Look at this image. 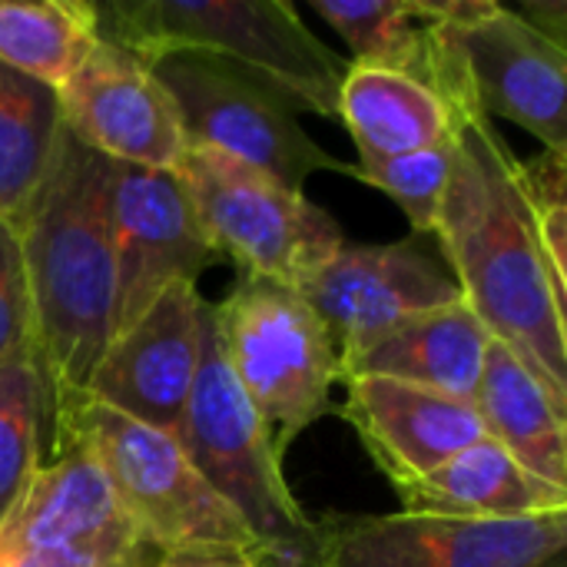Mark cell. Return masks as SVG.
<instances>
[{
  "label": "cell",
  "mask_w": 567,
  "mask_h": 567,
  "mask_svg": "<svg viewBox=\"0 0 567 567\" xmlns=\"http://www.w3.org/2000/svg\"><path fill=\"white\" fill-rule=\"evenodd\" d=\"M455 150L435 239L462 302L567 409V309L542 252L515 153L475 106H455Z\"/></svg>",
  "instance_id": "cell-1"
},
{
  "label": "cell",
  "mask_w": 567,
  "mask_h": 567,
  "mask_svg": "<svg viewBox=\"0 0 567 567\" xmlns=\"http://www.w3.org/2000/svg\"><path fill=\"white\" fill-rule=\"evenodd\" d=\"M116 173L120 163L63 126L40 186L13 219L30 299V339L47 379L50 412L86 389L113 339Z\"/></svg>",
  "instance_id": "cell-2"
},
{
  "label": "cell",
  "mask_w": 567,
  "mask_h": 567,
  "mask_svg": "<svg viewBox=\"0 0 567 567\" xmlns=\"http://www.w3.org/2000/svg\"><path fill=\"white\" fill-rule=\"evenodd\" d=\"M96 33L140 60L196 53L272 93L292 113L339 120L349 63L286 0H100Z\"/></svg>",
  "instance_id": "cell-3"
},
{
  "label": "cell",
  "mask_w": 567,
  "mask_h": 567,
  "mask_svg": "<svg viewBox=\"0 0 567 567\" xmlns=\"http://www.w3.org/2000/svg\"><path fill=\"white\" fill-rule=\"evenodd\" d=\"M209 488L249 528L259 567H322L319 522L302 512L282 478L269 429L236 385L206 306L203 362L173 435Z\"/></svg>",
  "instance_id": "cell-4"
},
{
  "label": "cell",
  "mask_w": 567,
  "mask_h": 567,
  "mask_svg": "<svg viewBox=\"0 0 567 567\" xmlns=\"http://www.w3.org/2000/svg\"><path fill=\"white\" fill-rule=\"evenodd\" d=\"M56 445H80L96 458L126 515L163 555L233 551L259 567L249 528L209 488L173 435L90 395H70L53 409L50 449Z\"/></svg>",
  "instance_id": "cell-5"
},
{
  "label": "cell",
  "mask_w": 567,
  "mask_h": 567,
  "mask_svg": "<svg viewBox=\"0 0 567 567\" xmlns=\"http://www.w3.org/2000/svg\"><path fill=\"white\" fill-rule=\"evenodd\" d=\"M213 322L236 385L282 458L332 412V389L342 382L332 336L299 289L249 272H236L233 292L213 302Z\"/></svg>",
  "instance_id": "cell-6"
},
{
  "label": "cell",
  "mask_w": 567,
  "mask_h": 567,
  "mask_svg": "<svg viewBox=\"0 0 567 567\" xmlns=\"http://www.w3.org/2000/svg\"><path fill=\"white\" fill-rule=\"evenodd\" d=\"M176 176L209 243L236 272L299 289L346 246L339 223L302 189L209 146H189Z\"/></svg>",
  "instance_id": "cell-7"
},
{
  "label": "cell",
  "mask_w": 567,
  "mask_h": 567,
  "mask_svg": "<svg viewBox=\"0 0 567 567\" xmlns=\"http://www.w3.org/2000/svg\"><path fill=\"white\" fill-rule=\"evenodd\" d=\"M0 522V567H156L163 551L136 528L96 458L56 445Z\"/></svg>",
  "instance_id": "cell-8"
},
{
  "label": "cell",
  "mask_w": 567,
  "mask_h": 567,
  "mask_svg": "<svg viewBox=\"0 0 567 567\" xmlns=\"http://www.w3.org/2000/svg\"><path fill=\"white\" fill-rule=\"evenodd\" d=\"M150 66L173 96L189 146H209L292 189H302L316 173L355 176V163L326 153L286 103L223 63L196 53H166Z\"/></svg>",
  "instance_id": "cell-9"
},
{
  "label": "cell",
  "mask_w": 567,
  "mask_h": 567,
  "mask_svg": "<svg viewBox=\"0 0 567 567\" xmlns=\"http://www.w3.org/2000/svg\"><path fill=\"white\" fill-rule=\"evenodd\" d=\"M322 567H565L567 508L505 518L326 515Z\"/></svg>",
  "instance_id": "cell-10"
},
{
  "label": "cell",
  "mask_w": 567,
  "mask_h": 567,
  "mask_svg": "<svg viewBox=\"0 0 567 567\" xmlns=\"http://www.w3.org/2000/svg\"><path fill=\"white\" fill-rule=\"evenodd\" d=\"M299 296L332 336L342 372L392 329L462 299L452 272L412 239L385 246L346 243L299 286Z\"/></svg>",
  "instance_id": "cell-11"
},
{
  "label": "cell",
  "mask_w": 567,
  "mask_h": 567,
  "mask_svg": "<svg viewBox=\"0 0 567 567\" xmlns=\"http://www.w3.org/2000/svg\"><path fill=\"white\" fill-rule=\"evenodd\" d=\"M56 93L63 126L100 156L120 166L179 173L189 150L179 110L136 53L96 40Z\"/></svg>",
  "instance_id": "cell-12"
},
{
  "label": "cell",
  "mask_w": 567,
  "mask_h": 567,
  "mask_svg": "<svg viewBox=\"0 0 567 567\" xmlns=\"http://www.w3.org/2000/svg\"><path fill=\"white\" fill-rule=\"evenodd\" d=\"M206 306L196 282H173L130 329L110 339L80 395L176 435L203 362Z\"/></svg>",
  "instance_id": "cell-13"
},
{
  "label": "cell",
  "mask_w": 567,
  "mask_h": 567,
  "mask_svg": "<svg viewBox=\"0 0 567 567\" xmlns=\"http://www.w3.org/2000/svg\"><path fill=\"white\" fill-rule=\"evenodd\" d=\"M113 336L130 329L173 282H196L223 256L209 243L176 173L120 166L113 193Z\"/></svg>",
  "instance_id": "cell-14"
},
{
  "label": "cell",
  "mask_w": 567,
  "mask_h": 567,
  "mask_svg": "<svg viewBox=\"0 0 567 567\" xmlns=\"http://www.w3.org/2000/svg\"><path fill=\"white\" fill-rule=\"evenodd\" d=\"M445 27V23H442ZM468 93L492 120H512L545 150L567 153V50L555 47L512 7L472 27H449Z\"/></svg>",
  "instance_id": "cell-15"
},
{
  "label": "cell",
  "mask_w": 567,
  "mask_h": 567,
  "mask_svg": "<svg viewBox=\"0 0 567 567\" xmlns=\"http://www.w3.org/2000/svg\"><path fill=\"white\" fill-rule=\"evenodd\" d=\"M342 385L346 402L339 415L355 429L392 488L425 478L485 439L472 402L379 375H352Z\"/></svg>",
  "instance_id": "cell-16"
},
{
  "label": "cell",
  "mask_w": 567,
  "mask_h": 567,
  "mask_svg": "<svg viewBox=\"0 0 567 567\" xmlns=\"http://www.w3.org/2000/svg\"><path fill=\"white\" fill-rule=\"evenodd\" d=\"M395 495L402 498V512L472 522L535 518L567 508L565 488L532 475L492 439L468 445L425 478L395 488Z\"/></svg>",
  "instance_id": "cell-17"
},
{
  "label": "cell",
  "mask_w": 567,
  "mask_h": 567,
  "mask_svg": "<svg viewBox=\"0 0 567 567\" xmlns=\"http://www.w3.org/2000/svg\"><path fill=\"white\" fill-rule=\"evenodd\" d=\"M492 336L475 312L458 299L445 309L409 319L379 339L362 359H355L342 379L379 375L409 385L442 392L458 402H472Z\"/></svg>",
  "instance_id": "cell-18"
},
{
  "label": "cell",
  "mask_w": 567,
  "mask_h": 567,
  "mask_svg": "<svg viewBox=\"0 0 567 567\" xmlns=\"http://www.w3.org/2000/svg\"><path fill=\"white\" fill-rule=\"evenodd\" d=\"M472 405L482 419L485 439L502 445L542 482L567 492V409L495 339Z\"/></svg>",
  "instance_id": "cell-19"
},
{
  "label": "cell",
  "mask_w": 567,
  "mask_h": 567,
  "mask_svg": "<svg viewBox=\"0 0 567 567\" xmlns=\"http://www.w3.org/2000/svg\"><path fill=\"white\" fill-rule=\"evenodd\" d=\"M339 120L352 133L359 156H402L445 143L455 113L425 83L392 73L352 66L339 90Z\"/></svg>",
  "instance_id": "cell-20"
},
{
  "label": "cell",
  "mask_w": 567,
  "mask_h": 567,
  "mask_svg": "<svg viewBox=\"0 0 567 567\" xmlns=\"http://www.w3.org/2000/svg\"><path fill=\"white\" fill-rule=\"evenodd\" d=\"M90 0H0V63L60 90L96 47Z\"/></svg>",
  "instance_id": "cell-21"
},
{
  "label": "cell",
  "mask_w": 567,
  "mask_h": 567,
  "mask_svg": "<svg viewBox=\"0 0 567 567\" xmlns=\"http://www.w3.org/2000/svg\"><path fill=\"white\" fill-rule=\"evenodd\" d=\"M60 130V93L0 63V219L20 216L50 166Z\"/></svg>",
  "instance_id": "cell-22"
},
{
  "label": "cell",
  "mask_w": 567,
  "mask_h": 567,
  "mask_svg": "<svg viewBox=\"0 0 567 567\" xmlns=\"http://www.w3.org/2000/svg\"><path fill=\"white\" fill-rule=\"evenodd\" d=\"M349 43L352 66L405 73L425 86L435 76V27L415 0H309Z\"/></svg>",
  "instance_id": "cell-23"
},
{
  "label": "cell",
  "mask_w": 567,
  "mask_h": 567,
  "mask_svg": "<svg viewBox=\"0 0 567 567\" xmlns=\"http://www.w3.org/2000/svg\"><path fill=\"white\" fill-rule=\"evenodd\" d=\"M50 392L27 336L0 359V522L50 452Z\"/></svg>",
  "instance_id": "cell-24"
},
{
  "label": "cell",
  "mask_w": 567,
  "mask_h": 567,
  "mask_svg": "<svg viewBox=\"0 0 567 567\" xmlns=\"http://www.w3.org/2000/svg\"><path fill=\"white\" fill-rule=\"evenodd\" d=\"M452 150H455V130L445 143L402 153V156H359L355 179L382 189L399 209L409 216L415 233H435L439 209L449 186L452 169Z\"/></svg>",
  "instance_id": "cell-25"
},
{
  "label": "cell",
  "mask_w": 567,
  "mask_h": 567,
  "mask_svg": "<svg viewBox=\"0 0 567 567\" xmlns=\"http://www.w3.org/2000/svg\"><path fill=\"white\" fill-rule=\"evenodd\" d=\"M518 173L542 252L555 282L567 292V153L545 150L538 159L518 163Z\"/></svg>",
  "instance_id": "cell-26"
},
{
  "label": "cell",
  "mask_w": 567,
  "mask_h": 567,
  "mask_svg": "<svg viewBox=\"0 0 567 567\" xmlns=\"http://www.w3.org/2000/svg\"><path fill=\"white\" fill-rule=\"evenodd\" d=\"M30 336V299L13 223L0 219V359Z\"/></svg>",
  "instance_id": "cell-27"
},
{
  "label": "cell",
  "mask_w": 567,
  "mask_h": 567,
  "mask_svg": "<svg viewBox=\"0 0 567 567\" xmlns=\"http://www.w3.org/2000/svg\"><path fill=\"white\" fill-rule=\"evenodd\" d=\"M512 10L538 33H545L555 47L567 50V0H522Z\"/></svg>",
  "instance_id": "cell-28"
},
{
  "label": "cell",
  "mask_w": 567,
  "mask_h": 567,
  "mask_svg": "<svg viewBox=\"0 0 567 567\" xmlns=\"http://www.w3.org/2000/svg\"><path fill=\"white\" fill-rule=\"evenodd\" d=\"M156 567H256L252 558L233 551H169Z\"/></svg>",
  "instance_id": "cell-29"
}]
</instances>
